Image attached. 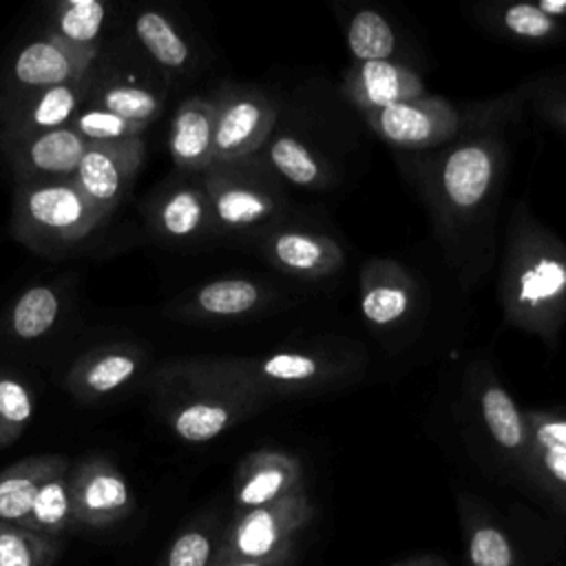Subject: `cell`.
Masks as SVG:
<instances>
[{"label": "cell", "mask_w": 566, "mask_h": 566, "mask_svg": "<svg viewBox=\"0 0 566 566\" xmlns=\"http://www.w3.org/2000/svg\"><path fill=\"white\" fill-rule=\"evenodd\" d=\"M88 142L71 126L7 139V155L11 159L18 186L53 184L73 179Z\"/></svg>", "instance_id": "10"}, {"label": "cell", "mask_w": 566, "mask_h": 566, "mask_svg": "<svg viewBox=\"0 0 566 566\" xmlns=\"http://www.w3.org/2000/svg\"><path fill=\"white\" fill-rule=\"evenodd\" d=\"M33 418V396L15 376L0 369V449L11 447Z\"/></svg>", "instance_id": "33"}, {"label": "cell", "mask_w": 566, "mask_h": 566, "mask_svg": "<svg viewBox=\"0 0 566 566\" xmlns=\"http://www.w3.org/2000/svg\"><path fill=\"white\" fill-rule=\"evenodd\" d=\"M217 548L219 544L210 526H190L172 539L161 566H212Z\"/></svg>", "instance_id": "35"}, {"label": "cell", "mask_w": 566, "mask_h": 566, "mask_svg": "<svg viewBox=\"0 0 566 566\" xmlns=\"http://www.w3.org/2000/svg\"><path fill=\"white\" fill-rule=\"evenodd\" d=\"M73 500H71V467L55 471L38 491L24 528L44 537L60 539L71 526H75Z\"/></svg>", "instance_id": "23"}, {"label": "cell", "mask_w": 566, "mask_h": 566, "mask_svg": "<svg viewBox=\"0 0 566 566\" xmlns=\"http://www.w3.org/2000/svg\"><path fill=\"white\" fill-rule=\"evenodd\" d=\"M268 159L274 170L294 186L316 188L327 181V168L323 161L296 137L276 135L268 144Z\"/></svg>", "instance_id": "29"}, {"label": "cell", "mask_w": 566, "mask_h": 566, "mask_svg": "<svg viewBox=\"0 0 566 566\" xmlns=\"http://www.w3.org/2000/svg\"><path fill=\"white\" fill-rule=\"evenodd\" d=\"M71 467L57 453L29 455L0 471V522L24 526L40 486L60 469Z\"/></svg>", "instance_id": "19"}, {"label": "cell", "mask_w": 566, "mask_h": 566, "mask_svg": "<svg viewBox=\"0 0 566 566\" xmlns=\"http://www.w3.org/2000/svg\"><path fill=\"white\" fill-rule=\"evenodd\" d=\"M142 164V137L111 144H88L73 175V181L108 217L126 197Z\"/></svg>", "instance_id": "9"}, {"label": "cell", "mask_w": 566, "mask_h": 566, "mask_svg": "<svg viewBox=\"0 0 566 566\" xmlns=\"http://www.w3.org/2000/svg\"><path fill=\"white\" fill-rule=\"evenodd\" d=\"M135 35L148 55L168 71H184L190 64V46L175 24L159 11L146 9L135 18Z\"/></svg>", "instance_id": "26"}, {"label": "cell", "mask_w": 566, "mask_h": 566, "mask_svg": "<svg viewBox=\"0 0 566 566\" xmlns=\"http://www.w3.org/2000/svg\"><path fill=\"white\" fill-rule=\"evenodd\" d=\"M106 219L73 179L27 184L13 192L11 230L31 250L53 252L73 245Z\"/></svg>", "instance_id": "1"}, {"label": "cell", "mask_w": 566, "mask_h": 566, "mask_svg": "<svg viewBox=\"0 0 566 566\" xmlns=\"http://www.w3.org/2000/svg\"><path fill=\"white\" fill-rule=\"evenodd\" d=\"M460 515L471 566H517L515 548L497 524L469 504H460Z\"/></svg>", "instance_id": "25"}, {"label": "cell", "mask_w": 566, "mask_h": 566, "mask_svg": "<svg viewBox=\"0 0 566 566\" xmlns=\"http://www.w3.org/2000/svg\"><path fill=\"white\" fill-rule=\"evenodd\" d=\"M71 500L75 522L88 528L113 526L135 509L126 475L102 455L84 458L71 469Z\"/></svg>", "instance_id": "7"}, {"label": "cell", "mask_w": 566, "mask_h": 566, "mask_svg": "<svg viewBox=\"0 0 566 566\" xmlns=\"http://www.w3.org/2000/svg\"><path fill=\"white\" fill-rule=\"evenodd\" d=\"M542 473L557 486L566 489V449L557 444H535Z\"/></svg>", "instance_id": "38"}, {"label": "cell", "mask_w": 566, "mask_h": 566, "mask_svg": "<svg viewBox=\"0 0 566 566\" xmlns=\"http://www.w3.org/2000/svg\"><path fill=\"white\" fill-rule=\"evenodd\" d=\"M201 181L217 230L254 228L276 214L274 190L241 168V161L212 164Z\"/></svg>", "instance_id": "5"}, {"label": "cell", "mask_w": 566, "mask_h": 566, "mask_svg": "<svg viewBox=\"0 0 566 566\" xmlns=\"http://www.w3.org/2000/svg\"><path fill=\"white\" fill-rule=\"evenodd\" d=\"M482 420L491 438L506 451H522L528 444V422L517 405L500 385H486L480 396Z\"/></svg>", "instance_id": "27"}, {"label": "cell", "mask_w": 566, "mask_h": 566, "mask_svg": "<svg viewBox=\"0 0 566 566\" xmlns=\"http://www.w3.org/2000/svg\"><path fill=\"white\" fill-rule=\"evenodd\" d=\"M347 46L356 62L389 60L396 49V35L378 11H358L347 29Z\"/></svg>", "instance_id": "32"}, {"label": "cell", "mask_w": 566, "mask_h": 566, "mask_svg": "<svg viewBox=\"0 0 566 566\" xmlns=\"http://www.w3.org/2000/svg\"><path fill=\"white\" fill-rule=\"evenodd\" d=\"M60 539L0 522V566H53Z\"/></svg>", "instance_id": "31"}, {"label": "cell", "mask_w": 566, "mask_h": 566, "mask_svg": "<svg viewBox=\"0 0 566 566\" xmlns=\"http://www.w3.org/2000/svg\"><path fill=\"white\" fill-rule=\"evenodd\" d=\"M562 126H564V128H566V108H564V111H562Z\"/></svg>", "instance_id": "41"}, {"label": "cell", "mask_w": 566, "mask_h": 566, "mask_svg": "<svg viewBox=\"0 0 566 566\" xmlns=\"http://www.w3.org/2000/svg\"><path fill=\"white\" fill-rule=\"evenodd\" d=\"M371 130L398 148H429L451 139L460 126L455 108L440 97L400 102L365 113Z\"/></svg>", "instance_id": "8"}, {"label": "cell", "mask_w": 566, "mask_h": 566, "mask_svg": "<svg viewBox=\"0 0 566 566\" xmlns=\"http://www.w3.org/2000/svg\"><path fill=\"white\" fill-rule=\"evenodd\" d=\"M265 254L276 268L305 279L332 274L343 263V250L334 239L303 230L272 232Z\"/></svg>", "instance_id": "18"}, {"label": "cell", "mask_w": 566, "mask_h": 566, "mask_svg": "<svg viewBox=\"0 0 566 566\" xmlns=\"http://www.w3.org/2000/svg\"><path fill=\"white\" fill-rule=\"evenodd\" d=\"M343 93L365 115L424 97V82L416 71L391 60L356 62L345 75Z\"/></svg>", "instance_id": "15"}, {"label": "cell", "mask_w": 566, "mask_h": 566, "mask_svg": "<svg viewBox=\"0 0 566 566\" xmlns=\"http://www.w3.org/2000/svg\"><path fill=\"white\" fill-rule=\"evenodd\" d=\"M391 566H449L440 555H413L400 562H394Z\"/></svg>", "instance_id": "39"}, {"label": "cell", "mask_w": 566, "mask_h": 566, "mask_svg": "<svg viewBox=\"0 0 566 566\" xmlns=\"http://www.w3.org/2000/svg\"><path fill=\"white\" fill-rule=\"evenodd\" d=\"M168 380L179 382L181 391L166 405V420L170 431L190 444H201L228 427L241 416V391L228 385L210 363L177 365L164 374Z\"/></svg>", "instance_id": "3"}, {"label": "cell", "mask_w": 566, "mask_h": 566, "mask_svg": "<svg viewBox=\"0 0 566 566\" xmlns=\"http://www.w3.org/2000/svg\"><path fill=\"white\" fill-rule=\"evenodd\" d=\"M528 420V433L533 436V444H557L566 449V418L531 413Z\"/></svg>", "instance_id": "37"}, {"label": "cell", "mask_w": 566, "mask_h": 566, "mask_svg": "<svg viewBox=\"0 0 566 566\" xmlns=\"http://www.w3.org/2000/svg\"><path fill=\"white\" fill-rule=\"evenodd\" d=\"M234 566H292V559H283V562H243V564H234Z\"/></svg>", "instance_id": "40"}, {"label": "cell", "mask_w": 566, "mask_h": 566, "mask_svg": "<svg viewBox=\"0 0 566 566\" xmlns=\"http://www.w3.org/2000/svg\"><path fill=\"white\" fill-rule=\"evenodd\" d=\"M312 517L314 502L307 493L241 511L221 537L212 566L292 559L294 544Z\"/></svg>", "instance_id": "2"}, {"label": "cell", "mask_w": 566, "mask_h": 566, "mask_svg": "<svg viewBox=\"0 0 566 566\" xmlns=\"http://www.w3.org/2000/svg\"><path fill=\"white\" fill-rule=\"evenodd\" d=\"M161 95L148 86L130 82H111L99 88L95 106L106 108L126 122L148 128L161 111Z\"/></svg>", "instance_id": "30"}, {"label": "cell", "mask_w": 566, "mask_h": 566, "mask_svg": "<svg viewBox=\"0 0 566 566\" xmlns=\"http://www.w3.org/2000/svg\"><path fill=\"white\" fill-rule=\"evenodd\" d=\"M95 57L97 51L71 46L53 33H46L18 51L11 64V75L20 86L38 93L88 77Z\"/></svg>", "instance_id": "12"}, {"label": "cell", "mask_w": 566, "mask_h": 566, "mask_svg": "<svg viewBox=\"0 0 566 566\" xmlns=\"http://www.w3.org/2000/svg\"><path fill=\"white\" fill-rule=\"evenodd\" d=\"M497 164V146L491 139H469L451 148L440 168L447 203L462 214L475 210L491 192Z\"/></svg>", "instance_id": "13"}, {"label": "cell", "mask_w": 566, "mask_h": 566, "mask_svg": "<svg viewBox=\"0 0 566 566\" xmlns=\"http://www.w3.org/2000/svg\"><path fill=\"white\" fill-rule=\"evenodd\" d=\"M263 301V290L250 279H217L197 287L177 312L188 318H232L252 312Z\"/></svg>", "instance_id": "21"}, {"label": "cell", "mask_w": 566, "mask_h": 566, "mask_svg": "<svg viewBox=\"0 0 566 566\" xmlns=\"http://www.w3.org/2000/svg\"><path fill=\"white\" fill-rule=\"evenodd\" d=\"M71 128L88 144H111V142L133 139V137H142V133L146 130L144 126L126 122L124 117L106 108H99L95 104L88 108H82L73 117Z\"/></svg>", "instance_id": "34"}, {"label": "cell", "mask_w": 566, "mask_h": 566, "mask_svg": "<svg viewBox=\"0 0 566 566\" xmlns=\"http://www.w3.org/2000/svg\"><path fill=\"white\" fill-rule=\"evenodd\" d=\"M566 303V254L559 248L522 252L506 279V307L511 316L539 329Z\"/></svg>", "instance_id": "4"}, {"label": "cell", "mask_w": 566, "mask_h": 566, "mask_svg": "<svg viewBox=\"0 0 566 566\" xmlns=\"http://www.w3.org/2000/svg\"><path fill=\"white\" fill-rule=\"evenodd\" d=\"M413 285L400 268L371 270L360 287V312L378 327L398 323L411 307Z\"/></svg>", "instance_id": "22"}, {"label": "cell", "mask_w": 566, "mask_h": 566, "mask_svg": "<svg viewBox=\"0 0 566 566\" xmlns=\"http://www.w3.org/2000/svg\"><path fill=\"white\" fill-rule=\"evenodd\" d=\"M148 223L168 241H192L212 230L208 195L201 184H177L161 190L148 206Z\"/></svg>", "instance_id": "16"}, {"label": "cell", "mask_w": 566, "mask_h": 566, "mask_svg": "<svg viewBox=\"0 0 566 566\" xmlns=\"http://www.w3.org/2000/svg\"><path fill=\"white\" fill-rule=\"evenodd\" d=\"M62 310L60 292L51 285H31L27 287L11 305L7 316V327L13 338L31 343L46 336Z\"/></svg>", "instance_id": "24"}, {"label": "cell", "mask_w": 566, "mask_h": 566, "mask_svg": "<svg viewBox=\"0 0 566 566\" xmlns=\"http://www.w3.org/2000/svg\"><path fill=\"white\" fill-rule=\"evenodd\" d=\"M506 31L526 40H544L557 31L555 18L546 15L537 4H513L502 13Z\"/></svg>", "instance_id": "36"}, {"label": "cell", "mask_w": 566, "mask_h": 566, "mask_svg": "<svg viewBox=\"0 0 566 566\" xmlns=\"http://www.w3.org/2000/svg\"><path fill=\"white\" fill-rule=\"evenodd\" d=\"M305 493L296 458L281 451H256L243 458L234 478L237 513Z\"/></svg>", "instance_id": "14"}, {"label": "cell", "mask_w": 566, "mask_h": 566, "mask_svg": "<svg viewBox=\"0 0 566 566\" xmlns=\"http://www.w3.org/2000/svg\"><path fill=\"white\" fill-rule=\"evenodd\" d=\"M146 352L133 343L99 345L82 354L66 371L64 387L80 402H95L126 387L144 367Z\"/></svg>", "instance_id": "11"}, {"label": "cell", "mask_w": 566, "mask_h": 566, "mask_svg": "<svg viewBox=\"0 0 566 566\" xmlns=\"http://www.w3.org/2000/svg\"><path fill=\"white\" fill-rule=\"evenodd\" d=\"M86 88H88V77L38 91L29 102V106L24 108L22 117L9 128L7 139L40 135V133L71 126L73 117L82 111V99L86 95Z\"/></svg>", "instance_id": "20"}, {"label": "cell", "mask_w": 566, "mask_h": 566, "mask_svg": "<svg viewBox=\"0 0 566 566\" xmlns=\"http://www.w3.org/2000/svg\"><path fill=\"white\" fill-rule=\"evenodd\" d=\"M106 13L108 7L99 0H64L55 7L51 33L71 46L97 51Z\"/></svg>", "instance_id": "28"}, {"label": "cell", "mask_w": 566, "mask_h": 566, "mask_svg": "<svg viewBox=\"0 0 566 566\" xmlns=\"http://www.w3.org/2000/svg\"><path fill=\"white\" fill-rule=\"evenodd\" d=\"M168 148L172 161L190 172H206L214 164V102L184 99L170 122Z\"/></svg>", "instance_id": "17"}, {"label": "cell", "mask_w": 566, "mask_h": 566, "mask_svg": "<svg viewBox=\"0 0 566 566\" xmlns=\"http://www.w3.org/2000/svg\"><path fill=\"white\" fill-rule=\"evenodd\" d=\"M274 104L259 91L237 88L214 102V164L248 159L270 137Z\"/></svg>", "instance_id": "6"}]
</instances>
